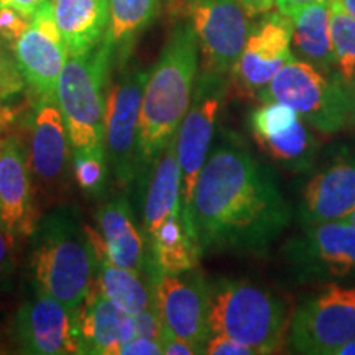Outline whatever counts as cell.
Listing matches in <instances>:
<instances>
[{"label":"cell","instance_id":"6da1fadb","mask_svg":"<svg viewBox=\"0 0 355 355\" xmlns=\"http://www.w3.org/2000/svg\"><path fill=\"white\" fill-rule=\"evenodd\" d=\"M291 216L272 168L225 132L199 173L191 202L188 227L202 254H265Z\"/></svg>","mask_w":355,"mask_h":355},{"label":"cell","instance_id":"7a4b0ae2","mask_svg":"<svg viewBox=\"0 0 355 355\" xmlns=\"http://www.w3.org/2000/svg\"><path fill=\"white\" fill-rule=\"evenodd\" d=\"M199 43L189 21L173 26L162 55L150 71L140 112V184L168 141L178 133L196 87Z\"/></svg>","mask_w":355,"mask_h":355},{"label":"cell","instance_id":"3957f363","mask_svg":"<svg viewBox=\"0 0 355 355\" xmlns=\"http://www.w3.org/2000/svg\"><path fill=\"white\" fill-rule=\"evenodd\" d=\"M30 272L37 291L78 309L94 282L97 257L86 225L73 211L56 209L38 220L32 234Z\"/></svg>","mask_w":355,"mask_h":355},{"label":"cell","instance_id":"277c9868","mask_svg":"<svg viewBox=\"0 0 355 355\" xmlns=\"http://www.w3.org/2000/svg\"><path fill=\"white\" fill-rule=\"evenodd\" d=\"M211 285L209 326L248 345L257 355L275 354L285 345L290 314L279 296L237 278H217Z\"/></svg>","mask_w":355,"mask_h":355},{"label":"cell","instance_id":"5b68a950","mask_svg":"<svg viewBox=\"0 0 355 355\" xmlns=\"http://www.w3.org/2000/svg\"><path fill=\"white\" fill-rule=\"evenodd\" d=\"M112 60L104 44L83 56H69L58 81L56 99L63 112L73 155H105L104 121Z\"/></svg>","mask_w":355,"mask_h":355},{"label":"cell","instance_id":"8992f818","mask_svg":"<svg viewBox=\"0 0 355 355\" xmlns=\"http://www.w3.org/2000/svg\"><path fill=\"white\" fill-rule=\"evenodd\" d=\"M257 99L290 105L324 135L343 130L352 119V97L344 79L324 74L296 58L278 71Z\"/></svg>","mask_w":355,"mask_h":355},{"label":"cell","instance_id":"52a82bcc","mask_svg":"<svg viewBox=\"0 0 355 355\" xmlns=\"http://www.w3.org/2000/svg\"><path fill=\"white\" fill-rule=\"evenodd\" d=\"M355 339V286L327 283L303 300L290 319L288 344L295 354L336 355Z\"/></svg>","mask_w":355,"mask_h":355},{"label":"cell","instance_id":"ba28073f","mask_svg":"<svg viewBox=\"0 0 355 355\" xmlns=\"http://www.w3.org/2000/svg\"><path fill=\"white\" fill-rule=\"evenodd\" d=\"M150 73L135 68L107 89L104 121V148L115 183L128 189L140 181V112Z\"/></svg>","mask_w":355,"mask_h":355},{"label":"cell","instance_id":"9c48e42d","mask_svg":"<svg viewBox=\"0 0 355 355\" xmlns=\"http://www.w3.org/2000/svg\"><path fill=\"white\" fill-rule=\"evenodd\" d=\"M229 87V76L201 69V73L198 74L193 101L178 128L176 155L181 168V181H183L181 202H183V220L186 227L189 224L194 188H196L199 173L209 157L217 117L227 97Z\"/></svg>","mask_w":355,"mask_h":355},{"label":"cell","instance_id":"30bf717a","mask_svg":"<svg viewBox=\"0 0 355 355\" xmlns=\"http://www.w3.org/2000/svg\"><path fill=\"white\" fill-rule=\"evenodd\" d=\"M285 257L300 283L355 282V227L345 220L303 225L288 241Z\"/></svg>","mask_w":355,"mask_h":355},{"label":"cell","instance_id":"8fae6325","mask_svg":"<svg viewBox=\"0 0 355 355\" xmlns=\"http://www.w3.org/2000/svg\"><path fill=\"white\" fill-rule=\"evenodd\" d=\"M196 32L202 71L230 76L245 46L252 24L239 0H170Z\"/></svg>","mask_w":355,"mask_h":355},{"label":"cell","instance_id":"7c38bea8","mask_svg":"<svg viewBox=\"0 0 355 355\" xmlns=\"http://www.w3.org/2000/svg\"><path fill=\"white\" fill-rule=\"evenodd\" d=\"M155 308L170 334L206 347L211 337V285L199 268L153 275Z\"/></svg>","mask_w":355,"mask_h":355},{"label":"cell","instance_id":"4fadbf2b","mask_svg":"<svg viewBox=\"0 0 355 355\" xmlns=\"http://www.w3.org/2000/svg\"><path fill=\"white\" fill-rule=\"evenodd\" d=\"M293 21L268 12L252 26L245 46L230 71V86L241 97L257 99L277 73L293 60Z\"/></svg>","mask_w":355,"mask_h":355},{"label":"cell","instance_id":"5bb4252c","mask_svg":"<svg viewBox=\"0 0 355 355\" xmlns=\"http://www.w3.org/2000/svg\"><path fill=\"white\" fill-rule=\"evenodd\" d=\"M248 128L260 148L286 170L306 173L316 162L314 128L283 102L261 101L248 115Z\"/></svg>","mask_w":355,"mask_h":355},{"label":"cell","instance_id":"9a60e30c","mask_svg":"<svg viewBox=\"0 0 355 355\" xmlns=\"http://www.w3.org/2000/svg\"><path fill=\"white\" fill-rule=\"evenodd\" d=\"M12 50L32 94L35 97L56 96L58 81L69 60V53L53 15L51 0L32 17L30 26Z\"/></svg>","mask_w":355,"mask_h":355},{"label":"cell","instance_id":"2e32d148","mask_svg":"<svg viewBox=\"0 0 355 355\" xmlns=\"http://www.w3.org/2000/svg\"><path fill=\"white\" fill-rule=\"evenodd\" d=\"M12 337L21 354L81 355L74 329V311L42 291H37L33 300L17 311Z\"/></svg>","mask_w":355,"mask_h":355},{"label":"cell","instance_id":"e0dca14e","mask_svg":"<svg viewBox=\"0 0 355 355\" xmlns=\"http://www.w3.org/2000/svg\"><path fill=\"white\" fill-rule=\"evenodd\" d=\"M86 229L96 257L153 279L157 268L152 252L127 198H114L101 206L96 212V227L86 225Z\"/></svg>","mask_w":355,"mask_h":355},{"label":"cell","instance_id":"ac0fdd59","mask_svg":"<svg viewBox=\"0 0 355 355\" xmlns=\"http://www.w3.org/2000/svg\"><path fill=\"white\" fill-rule=\"evenodd\" d=\"M71 141L56 96L37 97L30 115V146L26 159L38 183L60 188L71 165Z\"/></svg>","mask_w":355,"mask_h":355},{"label":"cell","instance_id":"d6986e66","mask_svg":"<svg viewBox=\"0 0 355 355\" xmlns=\"http://www.w3.org/2000/svg\"><path fill=\"white\" fill-rule=\"evenodd\" d=\"M355 207V152L343 148L306 183L300 222L343 220Z\"/></svg>","mask_w":355,"mask_h":355},{"label":"cell","instance_id":"ffe728a7","mask_svg":"<svg viewBox=\"0 0 355 355\" xmlns=\"http://www.w3.org/2000/svg\"><path fill=\"white\" fill-rule=\"evenodd\" d=\"M38 220L26 153L15 139H6L0 152V224L15 247L33 234Z\"/></svg>","mask_w":355,"mask_h":355},{"label":"cell","instance_id":"44dd1931","mask_svg":"<svg viewBox=\"0 0 355 355\" xmlns=\"http://www.w3.org/2000/svg\"><path fill=\"white\" fill-rule=\"evenodd\" d=\"M74 329L81 355H117L119 347L135 337L130 314L115 306L94 283L74 309Z\"/></svg>","mask_w":355,"mask_h":355},{"label":"cell","instance_id":"7402d4cb","mask_svg":"<svg viewBox=\"0 0 355 355\" xmlns=\"http://www.w3.org/2000/svg\"><path fill=\"white\" fill-rule=\"evenodd\" d=\"M145 184L141 220H144L146 242H150L171 216L183 212V202H181L183 181H181V168L176 155V135L168 141L157 162L153 163Z\"/></svg>","mask_w":355,"mask_h":355},{"label":"cell","instance_id":"603a6c76","mask_svg":"<svg viewBox=\"0 0 355 355\" xmlns=\"http://www.w3.org/2000/svg\"><path fill=\"white\" fill-rule=\"evenodd\" d=\"M53 15L69 56L99 46L109 26V0H51Z\"/></svg>","mask_w":355,"mask_h":355},{"label":"cell","instance_id":"cb8c5ba5","mask_svg":"<svg viewBox=\"0 0 355 355\" xmlns=\"http://www.w3.org/2000/svg\"><path fill=\"white\" fill-rule=\"evenodd\" d=\"M291 44L301 60L324 74H339L332 43V0L303 7L291 17Z\"/></svg>","mask_w":355,"mask_h":355},{"label":"cell","instance_id":"d4e9b609","mask_svg":"<svg viewBox=\"0 0 355 355\" xmlns=\"http://www.w3.org/2000/svg\"><path fill=\"white\" fill-rule=\"evenodd\" d=\"M159 0H109V26L102 44L107 48L112 68H123L137 38L157 19Z\"/></svg>","mask_w":355,"mask_h":355},{"label":"cell","instance_id":"484cf974","mask_svg":"<svg viewBox=\"0 0 355 355\" xmlns=\"http://www.w3.org/2000/svg\"><path fill=\"white\" fill-rule=\"evenodd\" d=\"M94 285L123 313L135 316L155 306L153 279L97 257Z\"/></svg>","mask_w":355,"mask_h":355},{"label":"cell","instance_id":"4316f807","mask_svg":"<svg viewBox=\"0 0 355 355\" xmlns=\"http://www.w3.org/2000/svg\"><path fill=\"white\" fill-rule=\"evenodd\" d=\"M153 263L159 273H183L198 268L204 255L196 239L189 234L183 212L168 219L148 242Z\"/></svg>","mask_w":355,"mask_h":355},{"label":"cell","instance_id":"83f0119b","mask_svg":"<svg viewBox=\"0 0 355 355\" xmlns=\"http://www.w3.org/2000/svg\"><path fill=\"white\" fill-rule=\"evenodd\" d=\"M332 43L336 66L345 84L355 79V19L332 0Z\"/></svg>","mask_w":355,"mask_h":355},{"label":"cell","instance_id":"f1b7e54d","mask_svg":"<svg viewBox=\"0 0 355 355\" xmlns=\"http://www.w3.org/2000/svg\"><path fill=\"white\" fill-rule=\"evenodd\" d=\"M71 170L76 184L87 196H101L104 193L109 178V163L104 153L73 155Z\"/></svg>","mask_w":355,"mask_h":355},{"label":"cell","instance_id":"f546056e","mask_svg":"<svg viewBox=\"0 0 355 355\" xmlns=\"http://www.w3.org/2000/svg\"><path fill=\"white\" fill-rule=\"evenodd\" d=\"M32 19L12 7H0V38L13 46L17 40L25 33Z\"/></svg>","mask_w":355,"mask_h":355},{"label":"cell","instance_id":"4dcf8cb0","mask_svg":"<svg viewBox=\"0 0 355 355\" xmlns=\"http://www.w3.org/2000/svg\"><path fill=\"white\" fill-rule=\"evenodd\" d=\"M204 354L207 355H257L248 345L239 343L232 337L224 334H211L207 339Z\"/></svg>","mask_w":355,"mask_h":355},{"label":"cell","instance_id":"1f68e13d","mask_svg":"<svg viewBox=\"0 0 355 355\" xmlns=\"http://www.w3.org/2000/svg\"><path fill=\"white\" fill-rule=\"evenodd\" d=\"M163 344L159 339L146 336H135L123 343L117 350V355H162Z\"/></svg>","mask_w":355,"mask_h":355},{"label":"cell","instance_id":"d6a6232c","mask_svg":"<svg viewBox=\"0 0 355 355\" xmlns=\"http://www.w3.org/2000/svg\"><path fill=\"white\" fill-rule=\"evenodd\" d=\"M13 245L8 239L6 229L0 224V286H3L10 279L13 272Z\"/></svg>","mask_w":355,"mask_h":355},{"label":"cell","instance_id":"836d02e7","mask_svg":"<svg viewBox=\"0 0 355 355\" xmlns=\"http://www.w3.org/2000/svg\"><path fill=\"white\" fill-rule=\"evenodd\" d=\"M163 354L165 355H196V354H204L202 347L199 345L189 343V340L181 339V337H176L170 334L166 331L165 337H163Z\"/></svg>","mask_w":355,"mask_h":355},{"label":"cell","instance_id":"e575fe53","mask_svg":"<svg viewBox=\"0 0 355 355\" xmlns=\"http://www.w3.org/2000/svg\"><path fill=\"white\" fill-rule=\"evenodd\" d=\"M48 2L50 0H0V7H12L28 19H32L35 13L43 6H46Z\"/></svg>","mask_w":355,"mask_h":355},{"label":"cell","instance_id":"d590c367","mask_svg":"<svg viewBox=\"0 0 355 355\" xmlns=\"http://www.w3.org/2000/svg\"><path fill=\"white\" fill-rule=\"evenodd\" d=\"M319 2H327V0H277V6L275 7H277V10L282 12L283 15L290 17L291 19V17L303 7L313 6V3Z\"/></svg>","mask_w":355,"mask_h":355},{"label":"cell","instance_id":"8d00e7d4","mask_svg":"<svg viewBox=\"0 0 355 355\" xmlns=\"http://www.w3.org/2000/svg\"><path fill=\"white\" fill-rule=\"evenodd\" d=\"M250 17L265 15L277 6V0H239Z\"/></svg>","mask_w":355,"mask_h":355},{"label":"cell","instance_id":"74e56055","mask_svg":"<svg viewBox=\"0 0 355 355\" xmlns=\"http://www.w3.org/2000/svg\"><path fill=\"white\" fill-rule=\"evenodd\" d=\"M8 96V91H7V86L6 83H3V78L0 76V130L3 128V123H6V110H3V101L7 99Z\"/></svg>","mask_w":355,"mask_h":355},{"label":"cell","instance_id":"f35d334b","mask_svg":"<svg viewBox=\"0 0 355 355\" xmlns=\"http://www.w3.org/2000/svg\"><path fill=\"white\" fill-rule=\"evenodd\" d=\"M345 13H349L352 19H355V0H334Z\"/></svg>","mask_w":355,"mask_h":355},{"label":"cell","instance_id":"ab89813d","mask_svg":"<svg viewBox=\"0 0 355 355\" xmlns=\"http://www.w3.org/2000/svg\"><path fill=\"white\" fill-rule=\"evenodd\" d=\"M336 355H355V339L343 345V347L337 350Z\"/></svg>","mask_w":355,"mask_h":355},{"label":"cell","instance_id":"60d3db41","mask_svg":"<svg viewBox=\"0 0 355 355\" xmlns=\"http://www.w3.org/2000/svg\"><path fill=\"white\" fill-rule=\"evenodd\" d=\"M349 86V91H350V97H352V121H355V79Z\"/></svg>","mask_w":355,"mask_h":355},{"label":"cell","instance_id":"b9f144b4","mask_svg":"<svg viewBox=\"0 0 355 355\" xmlns=\"http://www.w3.org/2000/svg\"><path fill=\"white\" fill-rule=\"evenodd\" d=\"M343 220H345V222H349V224L350 225H354V227H355V207H354V209L352 211H350L349 212V214L347 216H345L344 217V219Z\"/></svg>","mask_w":355,"mask_h":355},{"label":"cell","instance_id":"7bdbcfd3","mask_svg":"<svg viewBox=\"0 0 355 355\" xmlns=\"http://www.w3.org/2000/svg\"><path fill=\"white\" fill-rule=\"evenodd\" d=\"M2 144H3V140L0 139V152H2Z\"/></svg>","mask_w":355,"mask_h":355}]
</instances>
